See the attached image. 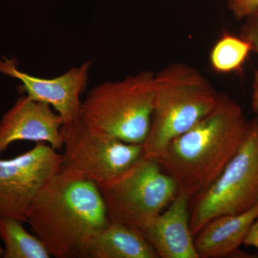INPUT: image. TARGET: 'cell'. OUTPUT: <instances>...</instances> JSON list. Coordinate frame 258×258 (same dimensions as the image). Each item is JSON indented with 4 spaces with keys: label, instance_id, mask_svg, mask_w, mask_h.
<instances>
[{
    "label": "cell",
    "instance_id": "obj_14",
    "mask_svg": "<svg viewBox=\"0 0 258 258\" xmlns=\"http://www.w3.org/2000/svg\"><path fill=\"white\" fill-rule=\"evenodd\" d=\"M23 222L0 217V240L4 243L5 258H50L52 257L36 235L28 232Z\"/></svg>",
    "mask_w": 258,
    "mask_h": 258
},
{
    "label": "cell",
    "instance_id": "obj_10",
    "mask_svg": "<svg viewBox=\"0 0 258 258\" xmlns=\"http://www.w3.org/2000/svg\"><path fill=\"white\" fill-rule=\"evenodd\" d=\"M64 121L47 103L27 96L20 97L0 121V155L14 142H43L62 149L61 128Z\"/></svg>",
    "mask_w": 258,
    "mask_h": 258
},
{
    "label": "cell",
    "instance_id": "obj_3",
    "mask_svg": "<svg viewBox=\"0 0 258 258\" xmlns=\"http://www.w3.org/2000/svg\"><path fill=\"white\" fill-rule=\"evenodd\" d=\"M219 93L200 71L173 62L155 74V99L143 156L157 160L172 141L216 106Z\"/></svg>",
    "mask_w": 258,
    "mask_h": 258
},
{
    "label": "cell",
    "instance_id": "obj_9",
    "mask_svg": "<svg viewBox=\"0 0 258 258\" xmlns=\"http://www.w3.org/2000/svg\"><path fill=\"white\" fill-rule=\"evenodd\" d=\"M16 59L0 60V74L18 80L20 89L35 101L50 105L64 123L80 119L81 96L87 88L93 60L69 69L52 79L37 77L18 69ZM63 123V124H64Z\"/></svg>",
    "mask_w": 258,
    "mask_h": 258
},
{
    "label": "cell",
    "instance_id": "obj_8",
    "mask_svg": "<svg viewBox=\"0 0 258 258\" xmlns=\"http://www.w3.org/2000/svg\"><path fill=\"white\" fill-rule=\"evenodd\" d=\"M62 168V154L43 142L18 157L0 160V217L28 222L37 197Z\"/></svg>",
    "mask_w": 258,
    "mask_h": 258
},
{
    "label": "cell",
    "instance_id": "obj_13",
    "mask_svg": "<svg viewBox=\"0 0 258 258\" xmlns=\"http://www.w3.org/2000/svg\"><path fill=\"white\" fill-rule=\"evenodd\" d=\"M82 258L159 257L142 231L109 221L93 236Z\"/></svg>",
    "mask_w": 258,
    "mask_h": 258
},
{
    "label": "cell",
    "instance_id": "obj_15",
    "mask_svg": "<svg viewBox=\"0 0 258 258\" xmlns=\"http://www.w3.org/2000/svg\"><path fill=\"white\" fill-rule=\"evenodd\" d=\"M252 51L250 42L243 37L223 32L210 52L212 69L218 74L240 72Z\"/></svg>",
    "mask_w": 258,
    "mask_h": 258
},
{
    "label": "cell",
    "instance_id": "obj_17",
    "mask_svg": "<svg viewBox=\"0 0 258 258\" xmlns=\"http://www.w3.org/2000/svg\"><path fill=\"white\" fill-rule=\"evenodd\" d=\"M227 8L237 20H242L257 9L258 0H227Z\"/></svg>",
    "mask_w": 258,
    "mask_h": 258
},
{
    "label": "cell",
    "instance_id": "obj_12",
    "mask_svg": "<svg viewBox=\"0 0 258 258\" xmlns=\"http://www.w3.org/2000/svg\"><path fill=\"white\" fill-rule=\"evenodd\" d=\"M258 203L238 215H222L206 224L195 240L200 258H220L235 253L255 219Z\"/></svg>",
    "mask_w": 258,
    "mask_h": 258
},
{
    "label": "cell",
    "instance_id": "obj_6",
    "mask_svg": "<svg viewBox=\"0 0 258 258\" xmlns=\"http://www.w3.org/2000/svg\"><path fill=\"white\" fill-rule=\"evenodd\" d=\"M190 214L192 235L215 217L238 215L258 203V118L248 122L234 157L201 195Z\"/></svg>",
    "mask_w": 258,
    "mask_h": 258
},
{
    "label": "cell",
    "instance_id": "obj_1",
    "mask_svg": "<svg viewBox=\"0 0 258 258\" xmlns=\"http://www.w3.org/2000/svg\"><path fill=\"white\" fill-rule=\"evenodd\" d=\"M248 122L240 105L219 93L215 108L172 141L157 161L175 180L179 191L198 198L218 178L238 150Z\"/></svg>",
    "mask_w": 258,
    "mask_h": 258
},
{
    "label": "cell",
    "instance_id": "obj_2",
    "mask_svg": "<svg viewBox=\"0 0 258 258\" xmlns=\"http://www.w3.org/2000/svg\"><path fill=\"white\" fill-rule=\"evenodd\" d=\"M109 220L98 185L62 167L38 195L28 223L55 258H82Z\"/></svg>",
    "mask_w": 258,
    "mask_h": 258
},
{
    "label": "cell",
    "instance_id": "obj_5",
    "mask_svg": "<svg viewBox=\"0 0 258 258\" xmlns=\"http://www.w3.org/2000/svg\"><path fill=\"white\" fill-rule=\"evenodd\" d=\"M110 222L144 230L177 195L175 180L157 160L142 157L115 179L98 185Z\"/></svg>",
    "mask_w": 258,
    "mask_h": 258
},
{
    "label": "cell",
    "instance_id": "obj_20",
    "mask_svg": "<svg viewBox=\"0 0 258 258\" xmlns=\"http://www.w3.org/2000/svg\"><path fill=\"white\" fill-rule=\"evenodd\" d=\"M4 256V247L0 244V258L3 257Z\"/></svg>",
    "mask_w": 258,
    "mask_h": 258
},
{
    "label": "cell",
    "instance_id": "obj_11",
    "mask_svg": "<svg viewBox=\"0 0 258 258\" xmlns=\"http://www.w3.org/2000/svg\"><path fill=\"white\" fill-rule=\"evenodd\" d=\"M190 199L178 191L169 206L142 231L159 257L200 258L190 228Z\"/></svg>",
    "mask_w": 258,
    "mask_h": 258
},
{
    "label": "cell",
    "instance_id": "obj_19",
    "mask_svg": "<svg viewBox=\"0 0 258 258\" xmlns=\"http://www.w3.org/2000/svg\"><path fill=\"white\" fill-rule=\"evenodd\" d=\"M252 105L254 112L258 115V70L254 74L252 86Z\"/></svg>",
    "mask_w": 258,
    "mask_h": 258
},
{
    "label": "cell",
    "instance_id": "obj_16",
    "mask_svg": "<svg viewBox=\"0 0 258 258\" xmlns=\"http://www.w3.org/2000/svg\"><path fill=\"white\" fill-rule=\"evenodd\" d=\"M244 20L240 36L250 42L252 50L258 55V8Z\"/></svg>",
    "mask_w": 258,
    "mask_h": 258
},
{
    "label": "cell",
    "instance_id": "obj_4",
    "mask_svg": "<svg viewBox=\"0 0 258 258\" xmlns=\"http://www.w3.org/2000/svg\"><path fill=\"white\" fill-rule=\"evenodd\" d=\"M155 73L142 71L93 87L81 103L80 119L125 143L142 144L150 128Z\"/></svg>",
    "mask_w": 258,
    "mask_h": 258
},
{
    "label": "cell",
    "instance_id": "obj_7",
    "mask_svg": "<svg viewBox=\"0 0 258 258\" xmlns=\"http://www.w3.org/2000/svg\"><path fill=\"white\" fill-rule=\"evenodd\" d=\"M62 167L97 185L115 179L143 157L142 144L125 143L95 130L82 120L61 128Z\"/></svg>",
    "mask_w": 258,
    "mask_h": 258
},
{
    "label": "cell",
    "instance_id": "obj_18",
    "mask_svg": "<svg viewBox=\"0 0 258 258\" xmlns=\"http://www.w3.org/2000/svg\"><path fill=\"white\" fill-rule=\"evenodd\" d=\"M243 244L258 249V217L251 225Z\"/></svg>",
    "mask_w": 258,
    "mask_h": 258
}]
</instances>
